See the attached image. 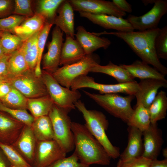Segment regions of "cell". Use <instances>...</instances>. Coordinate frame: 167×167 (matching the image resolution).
I'll return each instance as SVG.
<instances>
[{"instance_id": "6da1fadb", "label": "cell", "mask_w": 167, "mask_h": 167, "mask_svg": "<svg viewBox=\"0 0 167 167\" xmlns=\"http://www.w3.org/2000/svg\"><path fill=\"white\" fill-rule=\"evenodd\" d=\"M160 28L143 31L111 32L105 31L92 32L99 36L102 35H111L124 41L143 62L152 65L165 75L167 74V68L160 62L157 57L155 47L156 38Z\"/></svg>"}, {"instance_id": "7a4b0ae2", "label": "cell", "mask_w": 167, "mask_h": 167, "mask_svg": "<svg viewBox=\"0 0 167 167\" xmlns=\"http://www.w3.org/2000/svg\"><path fill=\"white\" fill-rule=\"evenodd\" d=\"M71 130L74 143V152L81 162L108 165L111 158L100 142L84 125L72 122Z\"/></svg>"}, {"instance_id": "3957f363", "label": "cell", "mask_w": 167, "mask_h": 167, "mask_svg": "<svg viewBox=\"0 0 167 167\" xmlns=\"http://www.w3.org/2000/svg\"><path fill=\"white\" fill-rule=\"evenodd\" d=\"M75 108L81 112L85 122L84 124L94 137L100 142L111 158L119 157L120 153L118 147L113 146L106 134L109 123L102 112L95 110H88L84 103L79 100L75 104Z\"/></svg>"}, {"instance_id": "277c9868", "label": "cell", "mask_w": 167, "mask_h": 167, "mask_svg": "<svg viewBox=\"0 0 167 167\" xmlns=\"http://www.w3.org/2000/svg\"><path fill=\"white\" fill-rule=\"evenodd\" d=\"M83 92L109 113L128 122L134 110L131 103L135 97L134 95L123 96L116 93L101 94Z\"/></svg>"}, {"instance_id": "5b68a950", "label": "cell", "mask_w": 167, "mask_h": 167, "mask_svg": "<svg viewBox=\"0 0 167 167\" xmlns=\"http://www.w3.org/2000/svg\"><path fill=\"white\" fill-rule=\"evenodd\" d=\"M68 113L54 104L48 115L52 124L54 139L66 153L72 151L74 148L72 122Z\"/></svg>"}, {"instance_id": "8992f818", "label": "cell", "mask_w": 167, "mask_h": 167, "mask_svg": "<svg viewBox=\"0 0 167 167\" xmlns=\"http://www.w3.org/2000/svg\"><path fill=\"white\" fill-rule=\"evenodd\" d=\"M41 77L54 104L68 113L75 109V104L81 97L80 93L61 85L52 74L42 70Z\"/></svg>"}, {"instance_id": "52a82bcc", "label": "cell", "mask_w": 167, "mask_h": 167, "mask_svg": "<svg viewBox=\"0 0 167 167\" xmlns=\"http://www.w3.org/2000/svg\"><path fill=\"white\" fill-rule=\"evenodd\" d=\"M98 56L92 54L86 55L79 61L58 68L52 74L62 86L70 88L73 81L78 77L87 75L91 69L99 64Z\"/></svg>"}, {"instance_id": "ba28073f", "label": "cell", "mask_w": 167, "mask_h": 167, "mask_svg": "<svg viewBox=\"0 0 167 167\" xmlns=\"http://www.w3.org/2000/svg\"><path fill=\"white\" fill-rule=\"evenodd\" d=\"M70 88L77 90L83 88H88L98 91L100 94L122 93L134 95L139 88L138 83L132 82L115 84H105L97 83L92 77L83 75L75 79L72 82Z\"/></svg>"}, {"instance_id": "9c48e42d", "label": "cell", "mask_w": 167, "mask_h": 167, "mask_svg": "<svg viewBox=\"0 0 167 167\" xmlns=\"http://www.w3.org/2000/svg\"><path fill=\"white\" fill-rule=\"evenodd\" d=\"M13 87L28 99L49 95L41 75H36L34 71L29 70L7 80Z\"/></svg>"}, {"instance_id": "30bf717a", "label": "cell", "mask_w": 167, "mask_h": 167, "mask_svg": "<svg viewBox=\"0 0 167 167\" xmlns=\"http://www.w3.org/2000/svg\"><path fill=\"white\" fill-rule=\"evenodd\" d=\"M154 5L143 15H130L126 19L134 30L143 31L156 28L162 17L167 12V1L155 0Z\"/></svg>"}, {"instance_id": "8fae6325", "label": "cell", "mask_w": 167, "mask_h": 167, "mask_svg": "<svg viewBox=\"0 0 167 167\" xmlns=\"http://www.w3.org/2000/svg\"><path fill=\"white\" fill-rule=\"evenodd\" d=\"M74 11L95 15H107L122 18L126 13L112 2L103 0H69Z\"/></svg>"}, {"instance_id": "7c38bea8", "label": "cell", "mask_w": 167, "mask_h": 167, "mask_svg": "<svg viewBox=\"0 0 167 167\" xmlns=\"http://www.w3.org/2000/svg\"><path fill=\"white\" fill-rule=\"evenodd\" d=\"M66 154L54 139L37 141L32 167H47Z\"/></svg>"}, {"instance_id": "4fadbf2b", "label": "cell", "mask_w": 167, "mask_h": 167, "mask_svg": "<svg viewBox=\"0 0 167 167\" xmlns=\"http://www.w3.org/2000/svg\"><path fill=\"white\" fill-rule=\"evenodd\" d=\"M63 32L56 26L52 33V40L48 45V51L42 58V70L52 74L58 68L63 44Z\"/></svg>"}, {"instance_id": "5bb4252c", "label": "cell", "mask_w": 167, "mask_h": 167, "mask_svg": "<svg viewBox=\"0 0 167 167\" xmlns=\"http://www.w3.org/2000/svg\"><path fill=\"white\" fill-rule=\"evenodd\" d=\"M142 134L143 151L142 156L151 161L157 159L164 141L161 130L157 123L151 124Z\"/></svg>"}, {"instance_id": "9a60e30c", "label": "cell", "mask_w": 167, "mask_h": 167, "mask_svg": "<svg viewBox=\"0 0 167 167\" xmlns=\"http://www.w3.org/2000/svg\"><path fill=\"white\" fill-rule=\"evenodd\" d=\"M37 142L31 126L25 125L12 145L32 167Z\"/></svg>"}, {"instance_id": "2e32d148", "label": "cell", "mask_w": 167, "mask_h": 167, "mask_svg": "<svg viewBox=\"0 0 167 167\" xmlns=\"http://www.w3.org/2000/svg\"><path fill=\"white\" fill-rule=\"evenodd\" d=\"M79 12L81 17L86 18L93 24L105 29H114L118 32H130L134 30L128 21L122 18L107 15Z\"/></svg>"}, {"instance_id": "e0dca14e", "label": "cell", "mask_w": 167, "mask_h": 167, "mask_svg": "<svg viewBox=\"0 0 167 167\" xmlns=\"http://www.w3.org/2000/svg\"><path fill=\"white\" fill-rule=\"evenodd\" d=\"M139 88L135 95L136 104L141 103L148 108L156 97L159 89L162 87L166 88L167 81L156 79L140 80L138 83Z\"/></svg>"}, {"instance_id": "ac0fdd59", "label": "cell", "mask_w": 167, "mask_h": 167, "mask_svg": "<svg viewBox=\"0 0 167 167\" xmlns=\"http://www.w3.org/2000/svg\"><path fill=\"white\" fill-rule=\"evenodd\" d=\"M25 125L7 114L0 111V143L12 145Z\"/></svg>"}, {"instance_id": "d6986e66", "label": "cell", "mask_w": 167, "mask_h": 167, "mask_svg": "<svg viewBox=\"0 0 167 167\" xmlns=\"http://www.w3.org/2000/svg\"><path fill=\"white\" fill-rule=\"evenodd\" d=\"M75 34L76 40L80 44L86 55L93 54L101 48L106 49L110 45L111 41L107 38L101 37L88 32L82 26H78Z\"/></svg>"}, {"instance_id": "ffe728a7", "label": "cell", "mask_w": 167, "mask_h": 167, "mask_svg": "<svg viewBox=\"0 0 167 167\" xmlns=\"http://www.w3.org/2000/svg\"><path fill=\"white\" fill-rule=\"evenodd\" d=\"M74 10L68 0H64L59 6L53 22L66 35L75 39Z\"/></svg>"}, {"instance_id": "44dd1931", "label": "cell", "mask_w": 167, "mask_h": 167, "mask_svg": "<svg viewBox=\"0 0 167 167\" xmlns=\"http://www.w3.org/2000/svg\"><path fill=\"white\" fill-rule=\"evenodd\" d=\"M127 147L120 154L119 159L126 160L142 156L143 146L142 132L135 127L128 126Z\"/></svg>"}, {"instance_id": "7402d4cb", "label": "cell", "mask_w": 167, "mask_h": 167, "mask_svg": "<svg viewBox=\"0 0 167 167\" xmlns=\"http://www.w3.org/2000/svg\"><path fill=\"white\" fill-rule=\"evenodd\" d=\"M81 46L75 39L66 35L62 47L59 66H66L75 63L86 55Z\"/></svg>"}, {"instance_id": "603a6c76", "label": "cell", "mask_w": 167, "mask_h": 167, "mask_svg": "<svg viewBox=\"0 0 167 167\" xmlns=\"http://www.w3.org/2000/svg\"><path fill=\"white\" fill-rule=\"evenodd\" d=\"M120 65L134 79L137 78L140 80L151 79L167 81L164 75L142 61L137 60L131 64Z\"/></svg>"}, {"instance_id": "cb8c5ba5", "label": "cell", "mask_w": 167, "mask_h": 167, "mask_svg": "<svg viewBox=\"0 0 167 167\" xmlns=\"http://www.w3.org/2000/svg\"><path fill=\"white\" fill-rule=\"evenodd\" d=\"M45 23L43 17L35 13L32 16L26 18L19 26L15 28L14 34L24 41L40 31Z\"/></svg>"}, {"instance_id": "d4e9b609", "label": "cell", "mask_w": 167, "mask_h": 167, "mask_svg": "<svg viewBox=\"0 0 167 167\" xmlns=\"http://www.w3.org/2000/svg\"><path fill=\"white\" fill-rule=\"evenodd\" d=\"M90 72L105 74L114 78L118 83L133 81L134 79L128 71L120 65L115 64L109 61L108 64L102 66L97 64L92 68Z\"/></svg>"}, {"instance_id": "484cf974", "label": "cell", "mask_w": 167, "mask_h": 167, "mask_svg": "<svg viewBox=\"0 0 167 167\" xmlns=\"http://www.w3.org/2000/svg\"><path fill=\"white\" fill-rule=\"evenodd\" d=\"M31 126L37 141L54 139L52 124L48 115L34 118Z\"/></svg>"}, {"instance_id": "4316f807", "label": "cell", "mask_w": 167, "mask_h": 167, "mask_svg": "<svg viewBox=\"0 0 167 167\" xmlns=\"http://www.w3.org/2000/svg\"><path fill=\"white\" fill-rule=\"evenodd\" d=\"M40 30L23 41L19 49L28 64L29 69L34 71L37 60V41Z\"/></svg>"}, {"instance_id": "83f0119b", "label": "cell", "mask_w": 167, "mask_h": 167, "mask_svg": "<svg viewBox=\"0 0 167 167\" xmlns=\"http://www.w3.org/2000/svg\"><path fill=\"white\" fill-rule=\"evenodd\" d=\"M49 95L28 99L27 109L34 118L48 115L54 105Z\"/></svg>"}, {"instance_id": "f1b7e54d", "label": "cell", "mask_w": 167, "mask_h": 167, "mask_svg": "<svg viewBox=\"0 0 167 167\" xmlns=\"http://www.w3.org/2000/svg\"><path fill=\"white\" fill-rule=\"evenodd\" d=\"M151 123H157V121L164 119L166 115L167 96L166 93L161 90L148 108Z\"/></svg>"}, {"instance_id": "f546056e", "label": "cell", "mask_w": 167, "mask_h": 167, "mask_svg": "<svg viewBox=\"0 0 167 167\" xmlns=\"http://www.w3.org/2000/svg\"><path fill=\"white\" fill-rule=\"evenodd\" d=\"M127 123L128 126L136 128L142 132L147 130L151 124L148 109L141 103L136 104L133 112Z\"/></svg>"}, {"instance_id": "4dcf8cb0", "label": "cell", "mask_w": 167, "mask_h": 167, "mask_svg": "<svg viewBox=\"0 0 167 167\" xmlns=\"http://www.w3.org/2000/svg\"><path fill=\"white\" fill-rule=\"evenodd\" d=\"M64 0H40L36 2V13L42 16L46 22L53 24L54 20L57 15L58 9Z\"/></svg>"}, {"instance_id": "1f68e13d", "label": "cell", "mask_w": 167, "mask_h": 167, "mask_svg": "<svg viewBox=\"0 0 167 167\" xmlns=\"http://www.w3.org/2000/svg\"><path fill=\"white\" fill-rule=\"evenodd\" d=\"M28 99L20 92L12 87L9 92L0 99L5 106L16 109H27Z\"/></svg>"}, {"instance_id": "d6a6232c", "label": "cell", "mask_w": 167, "mask_h": 167, "mask_svg": "<svg viewBox=\"0 0 167 167\" xmlns=\"http://www.w3.org/2000/svg\"><path fill=\"white\" fill-rule=\"evenodd\" d=\"M8 67L9 78L21 74L29 70L19 49L10 55L8 61Z\"/></svg>"}, {"instance_id": "836d02e7", "label": "cell", "mask_w": 167, "mask_h": 167, "mask_svg": "<svg viewBox=\"0 0 167 167\" xmlns=\"http://www.w3.org/2000/svg\"><path fill=\"white\" fill-rule=\"evenodd\" d=\"M0 147L7 158L10 167H32L12 145L0 143Z\"/></svg>"}, {"instance_id": "e575fe53", "label": "cell", "mask_w": 167, "mask_h": 167, "mask_svg": "<svg viewBox=\"0 0 167 167\" xmlns=\"http://www.w3.org/2000/svg\"><path fill=\"white\" fill-rule=\"evenodd\" d=\"M0 41L5 54L7 55L19 49L23 42L18 36L6 32L2 33L0 36Z\"/></svg>"}, {"instance_id": "d590c367", "label": "cell", "mask_w": 167, "mask_h": 167, "mask_svg": "<svg viewBox=\"0 0 167 167\" xmlns=\"http://www.w3.org/2000/svg\"><path fill=\"white\" fill-rule=\"evenodd\" d=\"M53 25V24L46 22L39 34L37 41L38 58L35 70V73L37 76H41V65L43 53L49 33Z\"/></svg>"}, {"instance_id": "8d00e7d4", "label": "cell", "mask_w": 167, "mask_h": 167, "mask_svg": "<svg viewBox=\"0 0 167 167\" xmlns=\"http://www.w3.org/2000/svg\"><path fill=\"white\" fill-rule=\"evenodd\" d=\"M0 111L4 112L22 122L25 125L31 126L34 118L27 110L16 109L7 107L0 101Z\"/></svg>"}, {"instance_id": "74e56055", "label": "cell", "mask_w": 167, "mask_h": 167, "mask_svg": "<svg viewBox=\"0 0 167 167\" xmlns=\"http://www.w3.org/2000/svg\"><path fill=\"white\" fill-rule=\"evenodd\" d=\"M155 47L158 58L167 59V26L160 28L156 38Z\"/></svg>"}, {"instance_id": "f35d334b", "label": "cell", "mask_w": 167, "mask_h": 167, "mask_svg": "<svg viewBox=\"0 0 167 167\" xmlns=\"http://www.w3.org/2000/svg\"><path fill=\"white\" fill-rule=\"evenodd\" d=\"M26 18L23 16L12 15L0 19V30L14 34L15 28L19 26Z\"/></svg>"}, {"instance_id": "ab89813d", "label": "cell", "mask_w": 167, "mask_h": 167, "mask_svg": "<svg viewBox=\"0 0 167 167\" xmlns=\"http://www.w3.org/2000/svg\"><path fill=\"white\" fill-rule=\"evenodd\" d=\"M12 14L25 17L27 18L32 16L35 14L32 6V1L15 0Z\"/></svg>"}, {"instance_id": "60d3db41", "label": "cell", "mask_w": 167, "mask_h": 167, "mask_svg": "<svg viewBox=\"0 0 167 167\" xmlns=\"http://www.w3.org/2000/svg\"><path fill=\"white\" fill-rule=\"evenodd\" d=\"M79 160L74 152L70 156L59 159L47 167H89V165L79 162Z\"/></svg>"}, {"instance_id": "b9f144b4", "label": "cell", "mask_w": 167, "mask_h": 167, "mask_svg": "<svg viewBox=\"0 0 167 167\" xmlns=\"http://www.w3.org/2000/svg\"><path fill=\"white\" fill-rule=\"evenodd\" d=\"M152 161L142 156L126 160L119 159L116 167H150Z\"/></svg>"}, {"instance_id": "7bdbcfd3", "label": "cell", "mask_w": 167, "mask_h": 167, "mask_svg": "<svg viewBox=\"0 0 167 167\" xmlns=\"http://www.w3.org/2000/svg\"><path fill=\"white\" fill-rule=\"evenodd\" d=\"M14 4V0H0V19L12 15Z\"/></svg>"}, {"instance_id": "ee69618b", "label": "cell", "mask_w": 167, "mask_h": 167, "mask_svg": "<svg viewBox=\"0 0 167 167\" xmlns=\"http://www.w3.org/2000/svg\"><path fill=\"white\" fill-rule=\"evenodd\" d=\"M10 55H5L0 60V80H7L10 77L8 61Z\"/></svg>"}, {"instance_id": "f6af8a7d", "label": "cell", "mask_w": 167, "mask_h": 167, "mask_svg": "<svg viewBox=\"0 0 167 167\" xmlns=\"http://www.w3.org/2000/svg\"><path fill=\"white\" fill-rule=\"evenodd\" d=\"M112 2L121 11L125 13L132 12L131 5L125 0H113Z\"/></svg>"}, {"instance_id": "bcb514c9", "label": "cell", "mask_w": 167, "mask_h": 167, "mask_svg": "<svg viewBox=\"0 0 167 167\" xmlns=\"http://www.w3.org/2000/svg\"><path fill=\"white\" fill-rule=\"evenodd\" d=\"M12 87L7 80L3 81L0 84V99L7 94Z\"/></svg>"}, {"instance_id": "7dc6e473", "label": "cell", "mask_w": 167, "mask_h": 167, "mask_svg": "<svg viewBox=\"0 0 167 167\" xmlns=\"http://www.w3.org/2000/svg\"><path fill=\"white\" fill-rule=\"evenodd\" d=\"M0 167H10L9 162L0 147Z\"/></svg>"}, {"instance_id": "c3c4849f", "label": "cell", "mask_w": 167, "mask_h": 167, "mask_svg": "<svg viewBox=\"0 0 167 167\" xmlns=\"http://www.w3.org/2000/svg\"><path fill=\"white\" fill-rule=\"evenodd\" d=\"M150 167H167V159L161 160L156 159L152 161Z\"/></svg>"}, {"instance_id": "681fc988", "label": "cell", "mask_w": 167, "mask_h": 167, "mask_svg": "<svg viewBox=\"0 0 167 167\" xmlns=\"http://www.w3.org/2000/svg\"><path fill=\"white\" fill-rule=\"evenodd\" d=\"M6 55L2 49L0 41V60Z\"/></svg>"}, {"instance_id": "f907efd6", "label": "cell", "mask_w": 167, "mask_h": 167, "mask_svg": "<svg viewBox=\"0 0 167 167\" xmlns=\"http://www.w3.org/2000/svg\"><path fill=\"white\" fill-rule=\"evenodd\" d=\"M155 0H142V2L146 5L149 4H152L154 3Z\"/></svg>"}, {"instance_id": "816d5d0a", "label": "cell", "mask_w": 167, "mask_h": 167, "mask_svg": "<svg viewBox=\"0 0 167 167\" xmlns=\"http://www.w3.org/2000/svg\"><path fill=\"white\" fill-rule=\"evenodd\" d=\"M163 155L165 158V159H167V149L164 148L162 151Z\"/></svg>"}, {"instance_id": "f5cc1de1", "label": "cell", "mask_w": 167, "mask_h": 167, "mask_svg": "<svg viewBox=\"0 0 167 167\" xmlns=\"http://www.w3.org/2000/svg\"><path fill=\"white\" fill-rule=\"evenodd\" d=\"M3 32L2 31H1L0 30V36H1V34H2V33Z\"/></svg>"}, {"instance_id": "db71d44e", "label": "cell", "mask_w": 167, "mask_h": 167, "mask_svg": "<svg viewBox=\"0 0 167 167\" xmlns=\"http://www.w3.org/2000/svg\"><path fill=\"white\" fill-rule=\"evenodd\" d=\"M4 80H0V84Z\"/></svg>"}]
</instances>
